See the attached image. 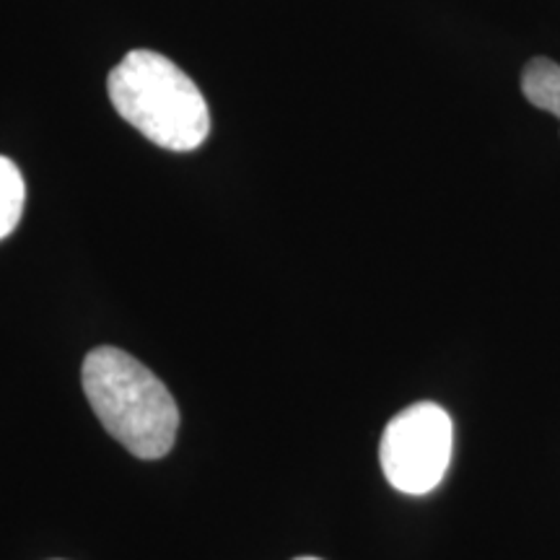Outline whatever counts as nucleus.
Instances as JSON below:
<instances>
[{"instance_id":"nucleus-1","label":"nucleus","mask_w":560,"mask_h":560,"mask_svg":"<svg viewBox=\"0 0 560 560\" xmlns=\"http://www.w3.org/2000/svg\"><path fill=\"white\" fill-rule=\"evenodd\" d=\"M83 392L102 425L130 454L159 459L170 454L179 408L156 374L120 348H94L83 359Z\"/></svg>"},{"instance_id":"nucleus-2","label":"nucleus","mask_w":560,"mask_h":560,"mask_svg":"<svg viewBox=\"0 0 560 560\" xmlns=\"http://www.w3.org/2000/svg\"><path fill=\"white\" fill-rule=\"evenodd\" d=\"M112 107L151 143L166 151H195L210 132L200 89L179 66L153 50H132L109 73Z\"/></svg>"},{"instance_id":"nucleus-3","label":"nucleus","mask_w":560,"mask_h":560,"mask_svg":"<svg viewBox=\"0 0 560 560\" xmlns=\"http://www.w3.org/2000/svg\"><path fill=\"white\" fill-rule=\"evenodd\" d=\"M454 429L436 402H416L389 420L382 433L380 459L392 488L408 495L431 493L450 470Z\"/></svg>"},{"instance_id":"nucleus-4","label":"nucleus","mask_w":560,"mask_h":560,"mask_svg":"<svg viewBox=\"0 0 560 560\" xmlns=\"http://www.w3.org/2000/svg\"><path fill=\"white\" fill-rule=\"evenodd\" d=\"M522 91L532 107L560 120V66L548 58H532L522 73Z\"/></svg>"},{"instance_id":"nucleus-5","label":"nucleus","mask_w":560,"mask_h":560,"mask_svg":"<svg viewBox=\"0 0 560 560\" xmlns=\"http://www.w3.org/2000/svg\"><path fill=\"white\" fill-rule=\"evenodd\" d=\"M26 185L19 166L11 159L0 156V240L13 234L24 213Z\"/></svg>"},{"instance_id":"nucleus-6","label":"nucleus","mask_w":560,"mask_h":560,"mask_svg":"<svg viewBox=\"0 0 560 560\" xmlns=\"http://www.w3.org/2000/svg\"><path fill=\"white\" fill-rule=\"evenodd\" d=\"M296 560H319V558H296Z\"/></svg>"}]
</instances>
